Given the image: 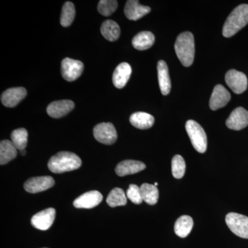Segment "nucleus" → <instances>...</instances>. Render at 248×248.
Listing matches in <instances>:
<instances>
[{"label": "nucleus", "mask_w": 248, "mask_h": 248, "mask_svg": "<svg viewBox=\"0 0 248 248\" xmlns=\"http://www.w3.org/2000/svg\"><path fill=\"white\" fill-rule=\"evenodd\" d=\"M81 166L79 156L71 152L62 151L54 155L49 160L48 167L52 172L56 174L75 170Z\"/></svg>", "instance_id": "nucleus-1"}, {"label": "nucleus", "mask_w": 248, "mask_h": 248, "mask_svg": "<svg viewBox=\"0 0 248 248\" xmlns=\"http://www.w3.org/2000/svg\"><path fill=\"white\" fill-rule=\"evenodd\" d=\"M178 59L186 67L190 66L195 58V39L192 32H184L178 36L174 45Z\"/></svg>", "instance_id": "nucleus-2"}, {"label": "nucleus", "mask_w": 248, "mask_h": 248, "mask_svg": "<svg viewBox=\"0 0 248 248\" xmlns=\"http://www.w3.org/2000/svg\"><path fill=\"white\" fill-rule=\"evenodd\" d=\"M248 24V4L235 8L227 18L223 28V35L231 37Z\"/></svg>", "instance_id": "nucleus-3"}, {"label": "nucleus", "mask_w": 248, "mask_h": 248, "mask_svg": "<svg viewBox=\"0 0 248 248\" xmlns=\"http://www.w3.org/2000/svg\"><path fill=\"white\" fill-rule=\"evenodd\" d=\"M186 129L196 151L200 153H205L208 140L203 128L195 121L188 120L186 124Z\"/></svg>", "instance_id": "nucleus-4"}, {"label": "nucleus", "mask_w": 248, "mask_h": 248, "mask_svg": "<svg viewBox=\"0 0 248 248\" xmlns=\"http://www.w3.org/2000/svg\"><path fill=\"white\" fill-rule=\"evenodd\" d=\"M227 226L235 235L248 239V217L240 214L228 213L226 217Z\"/></svg>", "instance_id": "nucleus-5"}, {"label": "nucleus", "mask_w": 248, "mask_h": 248, "mask_svg": "<svg viewBox=\"0 0 248 248\" xmlns=\"http://www.w3.org/2000/svg\"><path fill=\"white\" fill-rule=\"evenodd\" d=\"M93 135L97 141L104 144H113L117 140V131L111 123L97 124L93 129Z\"/></svg>", "instance_id": "nucleus-6"}, {"label": "nucleus", "mask_w": 248, "mask_h": 248, "mask_svg": "<svg viewBox=\"0 0 248 248\" xmlns=\"http://www.w3.org/2000/svg\"><path fill=\"white\" fill-rule=\"evenodd\" d=\"M84 63L79 60L65 58L62 62V76L68 81L78 79L84 71Z\"/></svg>", "instance_id": "nucleus-7"}, {"label": "nucleus", "mask_w": 248, "mask_h": 248, "mask_svg": "<svg viewBox=\"0 0 248 248\" xmlns=\"http://www.w3.org/2000/svg\"><path fill=\"white\" fill-rule=\"evenodd\" d=\"M227 85L236 94H241L248 89V78L242 72L230 70L225 77Z\"/></svg>", "instance_id": "nucleus-8"}, {"label": "nucleus", "mask_w": 248, "mask_h": 248, "mask_svg": "<svg viewBox=\"0 0 248 248\" xmlns=\"http://www.w3.org/2000/svg\"><path fill=\"white\" fill-rule=\"evenodd\" d=\"M55 184L53 178L50 176L32 177L24 184L25 190L30 193H38L53 187Z\"/></svg>", "instance_id": "nucleus-9"}, {"label": "nucleus", "mask_w": 248, "mask_h": 248, "mask_svg": "<svg viewBox=\"0 0 248 248\" xmlns=\"http://www.w3.org/2000/svg\"><path fill=\"white\" fill-rule=\"evenodd\" d=\"M55 209L47 208L36 214L31 218V224L40 231H47L53 225L55 218Z\"/></svg>", "instance_id": "nucleus-10"}, {"label": "nucleus", "mask_w": 248, "mask_h": 248, "mask_svg": "<svg viewBox=\"0 0 248 248\" xmlns=\"http://www.w3.org/2000/svg\"><path fill=\"white\" fill-rule=\"evenodd\" d=\"M226 125L231 130H241L248 125V111L242 107H238L232 112L226 120Z\"/></svg>", "instance_id": "nucleus-11"}, {"label": "nucleus", "mask_w": 248, "mask_h": 248, "mask_svg": "<svg viewBox=\"0 0 248 248\" xmlns=\"http://www.w3.org/2000/svg\"><path fill=\"white\" fill-rule=\"evenodd\" d=\"M27 90L23 87L11 88L5 91L1 95V102L4 107L14 108L26 97Z\"/></svg>", "instance_id": "nucleus-12"}, {"label": "nucleus", "mask_w": 248, "mask_h": 248, "mask_svg": "<svg viewBox=\"0 0 248 248\" xmlns=\"http://www.w3.org/2000/svg\"><path fill=\"white\" fill-rule=\"evenodd\" d=\"M102 200L103 196L99 191H89L78 197L73 202V205L77 208L91 209L99 205Z\"/></svg>", "instance_id": "nucleus-13"}, {"label": "nucleus", "mask_w": 248, "mask_h": 248, "mask_svg": "<svg viewBox=\"0 0 248 248\" xmlns=\"http://www.w3.org/2000/svg\"><path fill=\"white\" fill-rule=\"evenodd\" d=\"M231 99V95L228 90L221 84L217 85L212 93L210 100L211 110H216L224 107Z\"/></svg>", "instance_id": "nucleus-14"}, {"label": "nucleus", "mask_w": 248, "mask_h": 248, "mask_svg": "<svg viewBox=\"0 0 248 248\" xmlns=\"http://www.w3.org/2000/svg\"><path fill=\"white\" fill-rule=\"evenodd\" d=\"M75 108V104L71 100L55 101L50 103L46 111L50 117L55 119L61 118L68 115Z\"/></svg>", "instance_id": "nucleus-15"}, {"label": "nucleus", "mask_w": 248, "mask_h": 248, "mask_svg": "<svg viewBox=\"0 0 248 248\" xmlns=\"http://www.w3.org/2000/svg\"><path fill=\"white\" fill-rule=\"evenodd\" d=\"M151 11L149 6H143L137 0H128L124 7V14L130 20H138Z\"/></svg>", "instance_id": "nucleus-16"}, {"label": "nucleus", "mask_w": 248, "mask_h": 248, "mask_svg": "<svg viewBox=\"0 0 248 248\" xmlns=\"http://www.w3.org/2000/svg\"><path fill=\"white\" fill-rule=\"evenodd\" d=\"M131 73L132 68L129 63L126 62L121 63L115 68L112 75V82L114 86L117 89H123L130 79Z\"/></svg>", "instance_id": "nucleus-17"}, {"label": "nucleus", "mask_w": 248, "mask_h": 248, "mask_svg": "<svg viewBox=\"0 0 248 248\" xmlns=\"http://www.w3.org/2000/svg\"><path fill=\"white\" fill-rule=\"evenodd\" d=\"M146 165L135 160H125L117 165L115 172L120 177L130 175L141 172L146 169Z\"/></svg>", "instance_id": "nucleus-18"}, {"label": "nucleus", "mask_w": 248, "mask_h": 248, "mask_svg": "<svg viewBox=\"0 0 248 248\" xmlns=\"http://www.w3.org/2000/svg\"><path fill=\"white\" fill-rule=\"evenodd\" d=\"M157 73L161 92L164 95H167L170 92L171 81L167 63L164 60H160L158 62Z\"/></svg>", "instance_id": "nucleus-19"}, {"label": "nucleus", "mask_w": 248, "mask_h": 248, "mask_svg": "<svg viewBox=\"0 0 248 248\" xmlns=\"http://www.w3.org/2000/svg\"><path fill=\"white\" fill-rule=\"evenodd\" d=\"M130 122L134 127L141 130L151 128L155 123L153 115L144 112H137L130 116Z\"/></svg>", "instance_id": "nucleus-20"}, {"label": "nucleus", "mask_w": 248, "mask_h": 248, "mask_svg": "<svg viewBox=\"0 0 248 248\" xmlns=\"http://www.w3.org/2000/svg\"><path fill=\"white\" fill-rule=\"evenodd\" d=\"M155 35L150 31H142L134 37L132 45L139 50H144L151 48L154 45Z\"/></svg>", "instance_id": "nucleus-21"}, {"label": "nucleus", "mask_w": 248, "mask_h": 248, "mask_svg": "<svg viewBox=\"0 0 248 248\" xmlns=\"http://www.w3.org/2000/svg\"><path fill=\"white\" fill-rule=\"evenodd\" d=\"M14 143L9 140H3L0 143V164L4 165L17 156V151Z\"/></svg>", "instance_id": "nucleus-22"}, {"label": "nucleus", "mask_w": 248, "mask_h": 248, "mask_svg": "<svg viewBox=\"0 0 248 248\" xmlns=\"http://www.w3.org/2000/svg\"><path fill=\"white\" fill-rule=\"evenodd\" d=\"M120 27L115 21L108 20L103 22L101 27V33L104 38L110 42H115L118 40L120 36Z\"/></svg>", "instance_id": "nucleus-23"}, {"label": "nucleus", "mask_w": 248, "mask_h": 248, "mask_svg": "<svg viewBox=\"0 0 248 248\" xmlns=\"http://www.w3.org/2000/svg\"><path fill=\"white\" fill-rule=\"evenodd\" d=\"M193 220L187 215L179 217L174 224V232L179 237L185 238L188 236L193 227Z\"/></svg>", "instance_id": "nucleus-24"}, {"label": "nucleus", "mask_w": 248, "mask_h": 248, "mask_svg": "<svg viewBox=\"0 0 248 248\" xmlns=\"http://www.w3.org/2000/svg\"><path fill=\"white\" fill-rule=\"evenodd\" d=\"M140 189L143 202L151 205L157 203L159 200V190L156 186L149 184H143L140 187Z\"/></svg>", "instance_id": "nucleus-25"}, {"label": "nucleus", "mask_w": 248, "mask_h": 248, "mask_svg": "<svg viewBox=\"0 0 248 248\" xmlns=\"http://www.w3.org/2000/svg\"><path fill=\"white\" fill-rule=\"evenodd\" d=\"M126 197L125 192L120 187H115L111 191L110 194L108 196L107 202L108 205L111 208L122 206L127 203Z\"/></svg>", "instance_id": "nucleus-26"}, {"label": "nucleus", "mask_w": 248, "mask_h": 248, "mask_svg": "<svg viewBox=\"0 0 248 248\" xmlns=\"http://www.w3.org/2000/svg\"><path fill=\"white\" fill-rule=\"evenodd\" d=\"M76 17V8L71 1H67L62 7L60 24L63 27H68L71 25Z\"/></svg>", "instance_id": "nucleus-27"}, {"label": "nucleus", "mask_w": 248, "mask_h": 248, "mask_svg": "<svg viewBox=\"0 0 248 248\" xmlns=\"http://www.w3.org/2000/svg\"><path fill=\"white\" fill-rule=\"evenodd\" d=\"M11 141L17 150L25 149L28 142V132L25 128H18L14 130L11 135Z\"/></svg>", "instance_id": "nucleus-28"}, {"label": "nucleus", "mask_w": 248, "mask_h": 248, "mask_svg": "<svg viewBox=\"0 0 248 248\" xmlns=\"http://www.w3.org/2000/svg\"><path fill=\"white\" fill-rule=\"evenodd\" d=\"M186 165L184 158L181 155H175L172 160V172L176 179H182L186 172Z\"/></svg>", "instance_id": "nucleus-29"}, {"label": "nucleus", "mask_w": 248, "mask_h": 248, "mask_svg": "<svg viewBox=\"0 0 248 248\" xmlns=\"http://www.w3.org/2000/svg\"><path fill=\"white\" fill-rule=\"evenodd\" d=\"M118 2L115 0H101L98 4L97 10L103 16L108 17L117 10Z\"/></svg>", "instance_id": "nucleus-30"}, {"label": "nucleus", "mask_w": 248, "mask_h": 248, "mask_svg": "<svg viewBox=\"0 0 248 248\" xmlns=\"http://www.w3.org/2000/svg\"><path fill=\"white\" fill-rule=\"evenodd\" d=\"M127 197L135 204H141L143 202L142 199L141 189L135 184L129 186L126 192Z\"/></svg>", "instance_id": "nucleus-31"}, {"label": "nucleus", "mask_w": 248, "mask_h": 248, "mask_svg": "<svg viewBox=\"0 0 248 248\" xmlns=\"http://www.w3.org/2000/svg\"><path fill=\"white\" fill-rule=\"evenodd\" d=\"M21 151V154H22V155H26L25 149L22 150V151Z\"/></svg>", "instance_id": "nucleus-32"}, {"label": "nucleus", "mask_w": 248, "mask_h": 248, "mask_svg": "<svg viewBox=\"0 0 248 248\" xmlns=\"http://www.w3.org/2000/svg\"><path fill=\"white\" fill-rule=\"evenodd\" d=\"M154 185H155V186H158V183H156H156H155Z\"/></svg>", "instance_id": "nucleus-33"}]
</instances>
